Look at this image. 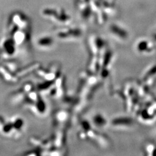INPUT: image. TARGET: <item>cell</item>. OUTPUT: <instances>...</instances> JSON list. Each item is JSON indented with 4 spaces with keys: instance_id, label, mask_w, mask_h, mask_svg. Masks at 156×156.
Segmentation results:
<instances>
[{
    "instance_id": "cell-1",
    "label": "cell",
    "mask_w": 156,
    "mask_h": 156,
    "mask_svg": "<svg viewBox=\"0 0 156 156\" xmlns=\"http://www.w3.org/2000/svg\"><path fill=\"white\" fill-rule=\"evenodd\" d=\"M43 14L51 20L63 25L67 26L71 23V17L63 9L46 8L43 10Z\"/></svg>"
},
{
    "instance_id": "cell-2",
    "label": "cell",
    "mask_w": 156,
    "mask_h": 156,
    "mask_svg": "<svg viewBox=\"0 0 156 156\" xmlns=\"http://www.w3.org/2000/svg\"><path fill=\"white\" fill-rule=\"evenodd\" d=\"M83 35L82 30L78 27H66L60 28L56 31V35L57 38L66 40H77L82 38Z\"/></svg>"
},
{
    "instance_id": "cell-3",
    "label": "cell",
    "mask_w": 156,
    "mask_h": 156,
    "mask_svg": "<svg viewBox=\"0 0 156 156\" xmlns=\"http://www.w3.org/2000/svg\"><path fill=\"white\" fill-rule=\"evenodd\" d=\"M56 43L55 39L49 35H45L39 37L35 41L36 47L40 51H51L54 47Z\"/></svg>"
},
{
    "instance_id": "cell-5",
    "label": "cell",
    "mask_w": 156,
    "mask_h": 156,
    "mask_svg": "<svg viewBox=\"0 0 156 156\" xmlns=\"http://www.w3.org/2000/svg\"><path fill=\"white\" fill-rule=\"evenodd\" d=\"M14 130V137L17 138L23 132L25 128V121L19 116H14L9 118Z\"/></svg>"
},
{
    "instance_id": "cell-8",
    "label": "cell",
    "mask_w": 156,
    "mask_h": 156,
    "mask_svg": "<svg viewBox=\"0 0 156 156\" xmlns=\"http://www.w3.org/2000/svg\"><path fill=\"white\" fill-rule=\"evenodd\" d=\"M153 45L148 41L142 40L138 42L136 45V49L138 53L143 54H151L154 52Z\"/></svg>"
},
{
    "instance_id": "cell-7",
    "label": "cell",
    "mask_w": 156,
    "mask_h": 156,
    "mask_svg": "<svg viewBox=\"0 0 156 156\" xmlns=\"http://www.w3.org/2000/svg\"><path fill=\"white\" fill-rule=\"evenodd\" d=\"M108 124L106 118L101 113H97L91 118V124L97 130L105 128Z\"/></svg>"
},
{
    "instance_id": "cell-6",
    "label": "cell",
    "mask_w": 156,
    "mask_h": 156,
    "mask_svg": "<svg viewBox=\"0 0 156 156\" xmlns=\"http://www.w3.org/2000/svg\"><path fill=\"white\" fill-rule=\"evenodd\" d=\"M17 47V45L11 37L4 39L2 44L3 53L8 58L13 57L16 54Z\"/></svg>"
},
{
    "instance_id": "cell-4",
    "label": "cell",
    "mask_w": 156,
    "mask_h": 156,
    "mask_svg": "<svg viewBox=\"0 0 156 156\" xmlns=\"http://www.w3.org/2000/svg\"><path fill=\"white\" fill-rule=\"evenodd\" d=\"M110 124L112 127L115 129H129L133 126L134 120L128 116H120L113 118L110 121Z\"/></svg>"
}]
</instances>
